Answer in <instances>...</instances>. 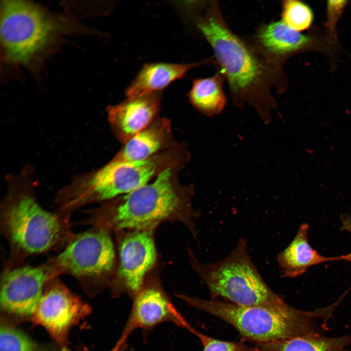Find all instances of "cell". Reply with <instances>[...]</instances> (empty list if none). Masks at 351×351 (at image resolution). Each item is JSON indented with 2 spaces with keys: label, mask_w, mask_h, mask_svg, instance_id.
<instances>
[{
  "label": "cell",
  "mask_w": 351,
  "mask_h": 351,
  "mask_svg": "<svg viewBox=\"0 0 351 351\" xmlns=\"http://www.w3.org/2000/svg\"><path fill=\"white\" fill-rule=\"evenodd\" d=\"M0 351H45L43 347L11 322L1 319Z\"/></svg>",
  "instance_id": "ffe728a7"
},
{
  "label": "cell",
  "mask_w": 351,
  "mask_h": 351,
  "mask_svg": "<svg viewBox=\"0 0 351 351\" xmlns=\"http://www.w3.org/2000/svg\"><path fill=\"white\" fill-rule=\"evenodd\" d=\"M341 221V229L351 234V213L343 215Z\"/></svg>",
  "instance_id": "603a6c76"
},
{
  "label": "cell",
  "mask_w": 351,
  "mask_h": 351,
  "mask_svg": "<svg viewBox=\"0 0 351 351\" xmlns=\"http://www.w3.org/2000/svg\"><path fill=\"white\" fill-rule=\"evenodd\" d=\"M54 278L74 277L94 296L109 288L116 273V253L111 232L92 226L74 236L58 255L47 261Z\"/></svg>",
  "instance_id": "52a82bcc"
},
{
  "label": "cell",
  "mask_w": 351,
  "mask_h": 351,
  "mask_svg": "<svg viewBox=\"0 0 351 351\" xmlns=\"http://www.w3.org/2000/svg\"><path fill=\"white\" fill-rule=\"evenodd\" d=\"M309 231V225L301 224L292 241L277 255L281 277H296L311 267L338 260V256H326L313 249L308 240Z\"/></svg>",
  "instance_id": "9a60e30c"
},
{
  "label": "cell",
  "mask_w": 351,
  "mask_h": 351,
  "mask_svg": "<svg viewBox=\"0 0 351 351\" xmlns=\"http://www.w3.org/2000/svg\"><path fill=\"white\" fill-rule=\"evenodd\" d=\"M53 278L47 262L38 266L6 262L0 288L3 318L11 321L30 320L46 284Z\"/></svg>",
  "instance_id": "9c48e42d"
},
{
  "label": "cell",
  "mask_w": 351,
  "mask_h": 351,
  "mask_svg": "<svg viewBox=\"0 0 351 351\" xmlns=\"http://www.w3.org/2000/svg\"><path fill=\"white\" fill-rule=\"evenodd\" d=\"M91 312L90 306L56 277L46 284L30 320L45 328L60 346L65 348L71 329Z\"/></svg>",
  "instance_id": "8fae6325"
},
{
  "label": "cell",
  "mask_w": 351,
  "mask_h": 351,
  "mask_svg": "<svg viewBox=\"0 0 351 351\" xmlns=\"http://www.w3.org/2000/svg\"><path fill=\"white\" fill-rule=\"evenodd\" d=\"M126 348V347L119 346H117L115 344L114 346V347L108 351H125ZM61 351H86V350L72 351V350H69V349H67L66 347H65V348H63L62 349Z\"/></svg>",
  "instance_id": "cb8c5ba5"
},
{
  "label": "cell",
  "mask_w": 351,
  "mask_h": 351,
  "mask_svg": "<svg viewBox=\"0 0 351 351\" xmlns=\"http://www.w3.org/2000/svg\"><path fill=\"white\" fill-rule=\"evenodd\" d=\"M351 336L327 337L311 333L281 340L256 343L259 351H345Z\"/></svg>",
  "instance_id": "d6986e66"
},
{
  "label": "cell",
  "mask_w": 351,
  "mask_h": 351,
  "mask_svg": "<svg viewBox=\"0 0 351 351\" xmlns=\"http://www.w3.org/2000/svg\"><path fill=\"white\" fill-rule=\"evenodd\" d=\"M281 19V21L290 28L300 32L311 26L313 14L311 7L304 2L287 0L282 3Z\"/></svg>",
  "instance_id": "44dd1931"
},
{
  "label": "cell",
  "mask_w": 351,
  "mask_h": 351,
  "mask_svg": "<svg viewBox=\"0 0 351 351\" xmlns=\"http://www.w3.org/2000/svg\"><path fill=\"white\" fill-rule=\"evenodd\" d=\"M172 176L171 169L167 168L153 182L89 210L84 223L117 233L156 229L161 222L176 221L185 224L196 237L195 222L200 214L191 205L192 195L181 194Z\"/></svg>",
  "instance_id": "3957f363"
},
{
  "label": "cell",
  "mask_w": 351,
  "mask_h": 351,
  "mask_svg": "<svg viewBox=\"0 0 351 351\" xmlns=\"http://www.w3.org/2000/svg\"><path fill=\"white\" fill-rule=\"evenodd\" d=\"M197 27L211 46L215 62L228 82L234 104L242 108L250 105L269 124L277 107L272 95L279 88L280 72L229 27L218 4L211 1Z\"/></svg>",
  "instance_id": "6da1fadb"
},
{
  "label": "cell",
  "mask_w": 351,
  "mask_h": 351,
  "mask_svg": "<svg viewBox=\"0 0 351 351\" xmlns=\"http://www.w3.org/2000/svg\"><path fill=\"white\" fill-rule=\"evenodd\" d=\"M213 62L211 59L192 63L153 62L145 64L125 90L128 98L159 93L191 69Z\"/></svg>",
  "instance_id": "2e32d148"
},
{
  "label": "cell",
  "mask_w": 351,
  "mask_h": 351,
  "mask_svg": "<svg viewBox=\"0 0 351 351\" xmlns=\"http://www.w3.org/2000/svg\"><path fill=\"white\" fill-rule=\"evenodd\" d=\"M189 261L206 285L212 299L244 306L279 307L287 304L268 286L254 264L246 238L214 262L199 261L191 250Z\"/></svg>",
  "instance_id": "5b68a950"
},
{
  "label": "cell",
  "mask_w": 351,
  "mask_h": 351,
  "mask_svg": "<svg viewBox=\"0 0 351 351\" xmlns=\"http://www.w3.org/2000/svg\"><path fill=\"white\" fill-rule=\"evenodd\" d=\"M35 168L25 165L5 176L6 191L0 206V230L10 247L7 262L23 263L27 258L64 247L74 234L70 220L41 205L36 195Z\"/></svg>",
  "instance_id": "7a4b0ae2"
},
{
  "label": "cell",
  "mask_w": 351,
  "mask_h": 351,
  "mask_svg": "<svg viewBox=\"0 0 351 351\" xmlns=\"http://www.w3.org/2000/svg\"><path fill=\"white\" fill-rule=\"evenodd\" d=\"M130 313L116 344L126 346L127 340L136 329L148 333L157 325L170 322L189 331L194 329L176 308L160 284L147 280L140 292L132 299Z\"/></svg>",
  "instance_id": "7c38bea8"
},
{
  "label": "cell",
  "mask_w": 351,
  "mask_h": 351,
  "mask_svg": "<svg viewBox=\"0 0 351 351\" xmlns=\"http://www.w3.org/2000/svg\"><path fill=\"white\" fill-rule=\"evenodd\" d=\"M53 29L52 20L34 4L19 0H4L1 4V42L13 61L30 60L48 43Z\"/></svg>",
  "instance_id": "ba28073f"
},
{
  "label": "cell",
  "mask_w": 351,
  "mask_h": 351,
  "mask_svg": "<svg viewBox=\"0 0 351 351\" xmlns=\"http://www.w3.org/2000/svg\"><path fill=\"white\" fill-rule=\"evenodd\" d=\"M224 75L219 71L212 77L194 80L188 96L192 104L207 117L221 114L227 104Z\"/></svg>",
  "instance_id": "e0dca14e"
},
{
  "label": "cell",
  "mask_w": 351,
  "mask_h": 351,
  "mask_svg": "<svg viewBox=\"0 0 351 351\" xmlns=\"http://www.w3.org/2000/svg\"><path fill=\"white\" fill-rule=\"evenodd\" d=\"M201 342L203 351H259L258 348L250 347L240 342H229L209 337L195 330L193 333Z\"/></svg>",
  "instance_id": "7402d4cb"
},
{
  "label": "cell",
  "mask_w": 351,
  "mask_h": 351,
  "mask_svg": "<svg viewBox=\"0 0 351 351\" xmlns=\"http://www.w3.org/2000/svg\"><path fill=\"white\" fill-rule=\"evenodd\" d=\"M176 296L188 305L215 316L255 343L272 342L318 333L315 318L321 312L279 307L244 306L218 299H203L184 294Z\"/></svg>",
  "instance_id": "277c9868"
},
{
  "label": "cell",
  "mask_w": 351,
  "mask_h": 351,
  "mask_svg": "<svg viewBox=\"0 0 351 351\" xmlns=\"http://www.w3.org/2000/svg\"><path fill=\"white\" fill-rule=\"evenodd\" d=\"M169 128L165 121L148 126L126 142L113 158L121 162L148 159L163 146Z\"/></svg>",
  "instance_id": "ac0fdd59"
},
{
  "label": "cell",
  "mask_w": 351,
  "mask_h": 351,
  "mask_svg": "<svg viewBox=\"0 0 351 351\" xmlns=\"http://www.w3.org/2000/svg\"><path fill=\"white\" fill-rule=\"evenodd\" d=\"M255 48L272 66L280 72V62L312 44L309 36L290 28L282 21L261 27L256 35Z\"/></svg>",
  "instance_id": "5bb4252c"
},
{
  "label": "cell",
  "mask_w": 351,
  "mask_h": 351,
  "mask_svg": "<svg viewBox=\"0 0 351 351\" xmlns=\"http://www.w3.org/2000/svg\"><path fill=\"white\" fill-rule=\"evenodd\" d=\"M158 169V162L148 159L121 162L113 158L100 168L75 175L61 187L55 203L61 212L75 211L95 203H104L148 183Z\"/></svg>",
  "instance_id": "8992f818"
},
{
  "label": "cell",
  "mask_w": 351,
  "mask_h": 351,
  "mask_svg": "<svg viewBox=\"0 0 351 351\" xmlns=\"http://www.w3.org/2000/svg\"><path fill=\"white\" fill-rule=\"evenodd\" d=\"M339 260H344L351 263V252L338 256Z\"/></svg>",
  "instance_id": "d4e9b609"
},
{
  "label": "cell",
  "mask_w": 351,
  "mask_h": 351,
  "mask_svg": "<svg viewBox=\"0 0 351 351\" xmlns=\"http://www.w3.org/2000/svg\"><path fill=\"white\" fill-rule=\"evenodd\" d=\"M159 93L128 98L107 108L108 120L114 133L125 143L147 128L157 114Z\"/></svg>",
  "instance_id": "4fadbf2b"
},
{
  "label": "cell",
  "mask_w": 351,
  "mask_h": 351,
  "mask_svg": "<svg viewBox=\"0 0 351 351\" xmlns=\"http://www.w3.org/2000/svg\"><path fill=\"white\" fill-rule=\"evenodd\" d=\"M155 230H129L120 239L119 263L109 288L113 297L125 293L132 299L145 285L157 258Z\"/></svg>",
  "instance_id": "30bf717a"
}]
</instances>
